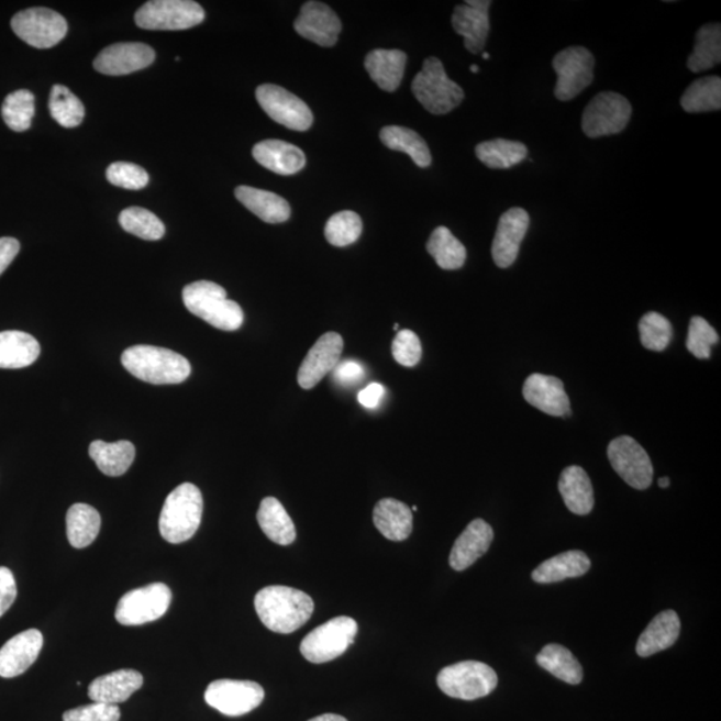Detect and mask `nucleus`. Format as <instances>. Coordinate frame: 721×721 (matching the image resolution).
<instances>
[{
	"mask_svg": "<svg viewBox=\"0 0 721 721\" xmlns=\"http://www.w3.org/2000/svg\"><path fill=\"white\" fill-rule=\"evenodd\" d=\"M254 607L267 630L276 633L300 630L314 612V601L309 595L284 586L260 589L254 599Z\"/></svg>",
	"mask_w": 721,
	"mask_h": 721,
	"instance_id": "f257e3e1",
	"label": "nucleus"
},
{
	"mask_svg": "<svg viewBox=\"0 0 721 721\" xmlns=\"http://www.w3.org/2000/svg\"><path fill=\"white\" fill-rule=\"evenodd\" d=\"M122 365L130 375L154 385H176L188 380L191 365L179 353L165 347L136 345L122 354Z\"/></svg>",
	"mask_w": 721,
	"mask_h": 721,
	"instance_id": "f03ea898",
	"label": "nucleus"
},
{
	"mask_svg": "<svg viewBox=\"0 0 721 721\" xmlns=\"http://www.w3.org/2000/svg\"><path fill=\"white\" fill-rule=\"evenodd\" d=\"M203 497L195 484L179 485L162 508L159 532L167 543L182 544L195 536L201 525Z\"/></svg>",
	"mask_w": 721,
	"mask_h": 721,
	"instance_id": "7ed1b4c3",
	"label": "nucleus"
},
{
	"mask_svg": "<svg viewBox=\"0 0 721 721\" xmlns=\"http://www.w3.org/2000/svg\"><path fill=\"white\" fill-rule=\"evenodd\" d=\"M226 296L222 286L210 281L192 282L182 291L185 307L191 314L220 331H239L245 320L244 310Z\"/></svg>",
	"mask_w": 721,
	"mask_h": 721,
	"instance_id": "20e7f679",
	"label": "nucleus"
},
{
	"mask_svg": "<svg viewBox=\"0 0 721 721\" xmlns=\"http://www.w3.org/2000/svg\"><path fill=\"white\" fill-rule=\"evenodd\" d=\"M412 91L418 101L434 115H444L458 108L464 101V90L446 76L439 58H428L415 76Z\"/></svg>",
	"mask_w": 721,
	"mask_h": 721,
	"instance_id": "39448f33",
	"label": "nucleus"
},
{
	"mask_svg": "<svg viewBox=\"0 0 721 721\" xmlns=\"http://www.w3.org/2000/svg\"><path fill=\"white\" fill-rule=\"evenodd\" d=\"M441 691L459 700H477L492 694L499 684L493 668L481 662H462L440 670Z\"/></svg>",
	"mask_w": 721,
	"mask_h": 721,
	"instance_id": "423d86ee",
	"label": "nucleus"
},
{
	"mask_svg": "<svg viewBox=\"0 0 721 721\" xmlns=\"http://www.w3.org/2000/svg\"><path fill=\"white\" fill-rule=\"evenodd\" d=\"M358 632L356 620L340 617L329 620L328 623L314 628L302 640L300 651L308 662L322 664L334 661L344 655L354 643Z\"/></svg>",
	"mask_w": 721,
	"mask_h": 721,
	"instance_id": "0eeeda50",
	"label": "nucleus"
},
{
	"mask_svg": "<svg viewBox=\"0 0 721 721\" xmlns=\"http://www.w3.org/2000/svg\"><path fill=\"white\" fill-rule=\"evenodd\" d=\"M203 21L204 10L191 0H152L135 14L136 26L145 30H188Z\"/></svg>",
	"mask_w": 721,
	"mask_h": 721,
	"instance_id": "6e6552de",
	"label": "nucleus"
},
{
	"mask_svg": "<svg viewBox=\"0 0 721 721\" xmlns=\"http://www.w3.org/2000/svg\"><path fill=\"white\" fill-rule=\"evenodd\" d=\"M171 590L166 584L154 583L123 595L118 601L115 619L126 626H136L158 620L167 612L171 602Z\"/></svg>",
	"mask_w": 721,
	"mask_h": 721,
	"instance_id": "1a4fd4ad",
	"label": "nucleus"
},
{
	"mask_svg": "<svg viewBox=\"0 0 721 721\" xmlns=\"http://www.w3.org/2000/svg\"><path fill=\"white\" fill-rule=\"evenodd\" d=\"M631 117L632 106L625 97L612 91L600 92L584 110L583 132L589 138L619 134Z\"/></svg>",
	"mask_w": 721,
	"mask_h": 721,
	"instance_id": "9d476101",
	"label": "nucleus"
},
{
	"mask_svg": "<svg viewBox=\"0 0 721 721\" xmlns=\"http://www.w3.org/2000/svg\"><path fill=\"white\" fill-rule=\"evenodd\" d=\"M553 68L557 74L555 97L567 102L592 84L595 57L586 47H568L553 58Z\"/></svg>",
	"mask_w": 721,
	"mask_h": 721,
	"instance_id": "9b49d317",
	"label": "nucleus"
},
{
	"mask_svg": "<svg viewBox=\"0 0 721 721\" xmlns=\"http://www.w3.org/2000/svg\"><path fill=\"white\" fill-rule=\"evenodd\" d=\"M11 29L23 42L35 48H52L65 38L67 22L54 10L27 9L12 18Z\"/></svg>",
	"mask_w": 721,
	"mask_h": 721,
	"instance_id": "f8f14e48",
	"label": "nucleus"
},
{
	"mask_svg": "<svg viewBox=\"0 0 721 721\" xmlns=\"http://www.w3.org/2000/svg\"><path fill=\"white\" fill-rule=\"evenodd\" d=\"M264 699V688L248 680H215L209 684L204 692V700L211 708L233 718L256 710Z\"/></svg>",
	"mask_w": 721,
	"mask_h": 721,
	"instance_id": "ddd939ff",
	"label": "nucleus"
},
{
	"mask_svg": "<svg viewBox=\"0 0 721 721\" xmlns=\"http://www.w3.org/2000/svg\"><path fill=\"white\" fill-rule=\"evenodd\" d=\"M257 101L273 121L293 132H308L313 124L309 106L284 87L263 85L256 91Z\"/></svg>",
	"mask_w": 721,
	"mask_h": 721,
	"instance_id": "4468645a",
	"label": "nucleus"
},
{
	"mask_svg": "<svg viewBox=\"0 0 721 721\" xmlns=\"http://www.w3.org/2000/svg\"><path fill=\"white\" fill-rule=\"evenodd\" d=\"M608 458L614 472L630 487L639 490L651 487L654 466H652L648 453L635 439L630 436L614 439L608 445Z\"/></svg>",
	"mask_w": 721,
	"mask_h": 721,
	"instance_id": "2eb2a0df",
	"label": "nucleus"
},
{
	"mask_svg": "<svg viewBox=\"0 0 721 721\" xmlns=\"http://www.w3.org/2000/svg\"><path fill=\"white\" fill-rule=\"evenodd\" d=\"M344 340L339 333H326L317 340L298 370L297 380L302 389H313L322 378L339 365Z\"/></svg>",
	"mask_w": 721,
	"mask_h": 721,
	"instance_id": "dca6fc26",
	"label": "nucleus"
},
{
	"mask_svg": "<svg viewBox=\"0 0 721 721\" xmlns=\"http://www.w3.org/2000/svg\"><path fill=\"white\" fill-rule=\"evenodd\" d=\"M155 60V52L145 43L126 42L106 47L95 60L98 73L104 76H127L143 70Z\"/></svg>",
	"mask_w": 721,
	"mask_h": 721,
	"instance_id": "f3484780",
	"label": "nucleus"
},
{
	"mask_svg": "<svg viewBox=\"0 0 721 721\" xmlns=\"http://www.w3.org/2000/svg\"><path fill=\"white\" fill-rule=\"evenodd\" d=\"M295 30L315 45L333 47L339 41L342 24L337 14L325 3L308 2L302 5Z\"/></svg>",
	"mask_w": 721,
	"mask_h": 721,
	"instance_id": "a211bd4d",
	"label": "nucleus"
},
{
	"mask_svg": "<svg viewBox=\"0 0 721 721\" xmlns=\"http://www.w3.org/2000/svg\"><path fill=\"white\" fill-rule=\"evenodd\" d=\"M530 223V214L521 208L509 209L500 217L492 245V257L501 269H507L518 259L521 242L525 239Z\"/></svg>",
	"mask_w": 721,
	"mask_h": 721,
	"instance_id": "6ab92c4d",
	"label": "nucleus"
},
{
	"mask_svg": "<svg viewBox=\"0 0 721 721\" xmlns=\"http://www.w3.org/2000/svg\"><path fill=\"white\" fill-rule=\"evenodd\" d=\"M489 0H469L457 5L452 16V26L464 38L465 48L472 54H480L487 43L490 23Z\"/></svg>",
	"mask_w": 721,
	"mask_h": 721,
	"instance_id": "aec40b11",
	"label": "nucleus"
},
{
	"mask_svg": "<svg viewBox=\"0 0 721 721\" xmlns=\"http://www.w3.org/2000/svg\"><path fill=\"white\" fill-rule=\"evenodd\" d=\"M522 396L528 403L541 412L555 418L570 415V402L564 384L557 377L532 375L526 378L522 387Z\"/></svg>",
	"mask_w": 721,
	"mask_h": 721,
	"instance_id": "412c9836",
	"label": "nucleus"
},
{
	"mask_svg": "<svg viewBox=\"0 0 721 721\" xmlns=\"http://www.w3.org/2000/svg\"><path fill=\"white\" fill-rule=\"evenodd\" d=\"M42 646L43 635L38 630H27L9 640L0 650V677L12 679L26 673L38 658Z\"/></svg>",
	"mask_w": 721,
	"mask_h": 721,
	"instance_id": "4be33fe9",
	"label": "nucleus"
},
{
	"mask_svg": "<svg viewBox=\"0 0 721 721\" xmlns=\"http://www.w3.org/2000/svg\"><path fill=\"white\" fill-rule=\"evenodd\" d=\"M495 533L487 521L476 519L459 534L453 545L450 564L455 570H465L482 557L492 545Z\"/></svg>",
	"mask_w": 721,
	"mask_h": 721,
	"instance_id": "5701e85b",
	"label": "nucleus"
},
{
	"mask_svg": "<svg viewBox=\"0 0 721 721\" xmlns=\"http://www.w3.org/2000/svg\"><path fill=\"white\" fill-rule=\"evenodd\" d=\"M253 157L265 169L278 176H293L307 165V157L300 147L278 140L257 143L253 148Z\"/></svg>",
	"mask_w": 721,
	"mask_h": 721,
	"instance_id": "b1692460",
	"label": "nucleus"
},
{
	"mask_svg": "<svg viewBox=\"0 0 721 721\" xmlns=\"http://www.w3.org/2000/svg\"><path fill=\"white\" fill-rule=\"evenodd\" d=\"M143 686V676L135 669H120L97 677L89 687L91 701L103 705H120L132 698Z\"/></svg>",
	"mask_w": 721,
	"mask_h": 721,
	"instance_id": "393cba45",
	"label": "nucleus"
},
{
	"mask_svg": "<svg viewBox=\"0 0 721 721\" xmlns=\"http://www.w3.org/2000/svg\"><path fill=\"white\" fill-rule=\"evenodd\" d=\"M407 60V54L401 49L377 48L366 55L365 68L381 90L393 92L402 82Z\"/></svg>",
	"mask_w": 721,
	"mask_h": 721,
	"instance_id": "a878e982",
	"label": "nucleus"
},
{
	"mask_svg": "<svg viewBox=\"0 0 721 721\" xmlns=\"http://www.w3.org/2000/svg\"><path fill=\"white\" fill-rule=\"evenodd\" d=\"M681 623L673 609L658 613L637 640L636 652L640 657H650L670 648L680 636Z\"/></svg>",
	"mask_w": 721,
	"mask_h": 721,
	"instance_id": "bb28decb",
	"label": "nucleus"
},
{
	"mask_svg": "<svg viewBox=\"0 0 721 721\" xmlns=\"http://www.w3.org/2000/svg\"><path fill=\"white\" fill-rule=\"evenodd\" d=\"M558 490L572 513L586 515L592 512L595 495L592 482L581 466H568L563 470Z\"/></svg>",
	"mask_w": 721,
	"mask_h": 721,
	"instance_id": "cd10ccee",
	"label": "nucleus"
},
{
	"mask_svg": "<svg viewBox=\"0 0 721 721\" xmlns=\"http://www.w3.org/2000/svg\"><path fill=\"white\" fill-rule=\"evenodd\" d=\"M235 198L264 222L282 223L290 219L289 202L275 192L251 188V186H239L235 189Z\"/></svg>",
	"mask_w": 721,
	"mask_h": 721,
	"instance_id": "c85d7f7f",
	"label": "nucleus"
},
{
	"mask_svg": "<svg viewBox=\"0 0 721 721\" xmlns=\"http://www.w3.org/2000/svg\"><path fill=\"white\" fill-rule=\"evenodd\" d=\"M373 521L384 537L391 541H403L413 531V512L407 503L395 499H384L377 502Z\"/></svg>",
	"mask_w": 721,
	"mask_h": 721,
	"instance_id": "c756f323",
	"label": "nucleus"
},
{
	"mask_svg": "<svg viewBox=\"0 0 721 721\" xmlns=\"http://www.w3.org/2000/svg\"><path fill=\"white\" fill-rule=\"evenodd\" d=\"M40 354V342L33 335L20 331L0 332V369L27 368Z\"/></svg>",
	"mask_w": 721,
	"mask_h": 721,
	"instance_id": "7c9ffc66",
	"label": "nucleus"
},
{
	"mask_svg": "<svg viewBox=\"0 0 721 721\" xmlns=\"http://www.w3.org/2000/svg\"><path fill=\"white\" fill-rule=\"evenodd\" d=\"M589 569L590 561L586 553L581 551H568L539 565L533 570L532 579L539 584L561 583L581 577Z\"/></svg>",
	"mask_w": 721,
	"mask_h": 721,
	"instance_id": "2f4dec72",
	"label": "nucleus"
},
{
	"mask_svg": "<svg viewBox=\"0 0 721 721\" xmlns=\"http://www.w3.org/2000/svg\"><path fill=\"white\" fill-rule=\"evenodd\" d=\"M260 530L273 543L290 545L297 537L296 526L288 512L275 497H266L260 501L257 513Z\"/></svg>",
	"mask_w": 721,
	"mask_h": 721,
	"instance_id": "473e14b6",
	"label": "nucleus"
},
{
	"mask_svg": "<svg viewBox=\"0 0 721 721\" xmlns=\"http://www.w3.org/2000/svg\"><path fill=\"white\" fill-rule=\"evenodd\" d=\"M90 457L103 475L110 477H120L129 470L134 463L135 446L130 441H118V443L108 444L104 441L97 440L89 447Z\"/></svg>",
	"mask_w": 721,
	"mask_h": 721,
	"instance_id": "72a5a7b5",
	"label": "nucleus"
},
{
	"mask_svg": "<svg viewBox=\"0 0 721 721\" xmlns=\"http://www.w3.org/2000/svg\"><path fill=\"white\" fill-rule=\"evenodd\" d=\"M101 514L87 503H74L66 515L67 539L74 548L82 550L95 543L101 531Z\"/></svg>",
	"mask_w": 721,
	"mask_h": 721,
	"instance_id": "f704fd0d",
	"label": "nucleus"
},
{
	"mask_svg": "<svg viewBox=\"0 0 721 721\" xmlns=\"http://www.w3.org/2000/svg\"><path fill=\"white\" fill-rule=\"evenodd\" d=\"M536 662L546 673L570 686H577L583 681L581 664L568 648L561 644L545 645L536 656Z\"/></svg>",
	"mask_w": 721,
	"mask_h": 721,
	"instance_id": "c9c22d12",
	"label": "nucleus"
},
{
	"mask_svg": "<svg viewBox=\"0 0 721 721\" xmlns=\"http://www.w3.org/2000/svg\"><path fill=\"white\" fill-rule=\"evenodd\" d=\"M380 138L390 151L408 154L421 169L431 166V151H429L426 142L413 130L402 126H387L381 130Z\"/></svg>",
	"mask_w": 721,
	"mask_h": 721,
	"instance_id": "e433bc0d",
	"label": "nucleus"
},
{
	"mask_svg": "<svg viewBox=\"0 0 721 721\" xmlns=\"http://www.w3.org/2000/svg\"><path fill=\"white\" fill-rule=\"evenodd\" d=\"M721 60V26L719 23L705 24L696 33L694 53L687 66L692 73L710 70Z\"/></svg>",
	"mask_w": 721,
	"mask_h": 721,
	"instance_id": "4c0bfd02",
	"label": "nucleus"
},
{
	"mask_svg": "<svg viewBox=\"0 0 721 721\" xmlns=\"http://www.w3.org/2000/svg\"><path fill=\"white\" fill-rule=\"evenodd\" d=\"M476 155L489 169L503 170L511 169L524 160L528 148L524 143L499 138L477 145Z\"/></svg>",
	"mask_w": 721,
	"mask_h": 721,
	"instance_id": "58836bf2",
	"label": "nucleus"
},
{
	"mask_svg": "<svg viewBox=\"0 0 721 721\" xmlns=\"http://www.w3.org/2000/svg\"><path fill=\"white\" fill-rule=\"evenodd\" d=\"M426 251L444 270L462 269L466 260V248L451 230L444 226L434 229L429 239Z\"/></svg>",
	"mask_w": 721,
	"mask_h": 721,
	"instance_id": "ea45409f",
	"label": "nucleus"
},
{
	"mask_svg": "<svg viewBox=\"0 0 721 721\" xmlns=\"http://www.w3.org/2000/svg\"><path fill=\"white\" fill-rule=\"evenodd\" d=\"M680 104L687 113H707L721 109V79L706 77L688 87L680 99Z\"/></svg>",
	"mask_w": 721,
	"mask_h": 721,
	"instance_id": "a19ab883",
	"label": "nucleus"
},
{
	"mask_svg": "<svg viewBox=\"0 0 721 721\" xmlns=\"http://www.w3.org/2000/svg\"><path fill=\"white\" fill-rule=\"evenodd\" d=\"M48 109L54 120L66 129L77 127L84 122V103L64 85L53 86L52 92H49Z\"/></svg>",
	"mask_w": 721,
	"mask_h": 721,
	"instance_id": "79ce46f5",
	"label": "nucleus"
},
{
	"mask_svg": "<svg viewBox=\"0 0 721 721\" xmlns=\"http://www.w3.org/2000/svg\"><path fill=\"white\" fill-rule=\"evenodd\" d=\"M35 115V97L29 90H18L5 97L2 106L3 121L12 132L23 133L31 127Z\"/></svg>",
	"mask_w": 721,
	"mask_h": 721,
	"instance_id": "37998d69",
	"label": "nucleus"
},
{
	"mask_svg": "<svg viewBox=\"0 0 721 721\" xmlns=\"http://www.w3.org/2000/svg\"><path fill=\"white\" fill-rule=\"evenodd\" d=\"M120 223L124 232L146 241H158L166 232L158 217L143 208L124 209L120 214Z\"/></svg>",
	"mask_w": 721,
	"mask_h": 721,
	"instance_id": "c03bdc74",
	"label": "nucleus"
},
{
	"mask_svg": "<svg viewBox=\"0 0 721 721\" xmlns=\"http://www.w3.org/2000/svg\"><path fill=\"white\" fill-rule=\"evenodd\" d=\"M360 234H363V221L354 211H340L326 222L325 237L333 246H350L360 237Z\"/></svg>",
	"mask_w": 721,
	"mask_h": 721,
	"instance_id": "a18cd8bd",
	"label": "nucleus"
},
{
	"mask_svg": "<svg viewBox=\"0 0 721 721\" xmlns=\"http://www.w3.org/2000/svg\"><path fill=\"white\" fill-rule=\"evenodd\" d=\"M640 340L645 350L663 352L673 340V323L656 312L646 313L639 322Z\"/></svg>",
	"mask_w": 721,
	"mask_h": 721,
	"instance_id": "49530a36",
	"label": "nucleus"
},
{
	"mask_svg": "<svg viewBox=\"0 0 721 721\" xmlns=\"http://www.w3.org/2000/svg\"><path fill=\"white\" fill-rule=\"evenodd\" d=\"M719 344V334L701 317H692L689 322L687 350L696 358L708 359L711 357V347Z\"/></svg>",
	"mask_w": 721,
	"mask_h": 721,
	"instance_id": "de8ad7c7",
	"label": "nucleus"
},
{
	"mask_svg": "<svg viewBox=\"0 0 721 721\" xmlns=\"http://www.w3.org/2000/svg\"><path fill=\"white\" fill-rule=\"evenodd\" d=\"M106 178L111 185L127 190H141L148 184V174L143 167L129 164V162H115L106 170Z\"/></svg>",
	"mask_w": 721,
	"mask_h": 721,
	"instance_id": "09e8293b",
	"label": "nucleus"
},
{
	"mask_svg": "<svg viewBox=\"0 0 721 721\" xmlns=\"http://www.w3.org/2000/svg\"><path fill=\"white\" fill-rule=\"evenodd\" d=\"M391 354L395 359L407 368H414L422 357V346L419 335L408 329L397 333L393 344H391Z\"/></svg>",
	"mask_w": 721,
	"mask_h": 721,
	"instance_id": "8fccbe9b",
	"label": "nucleus"
},
{
	"mask_svg": "<svg viewBox=\"0 0 721 721\" xmlns=\"http://www.w3.org/2000/svg\"><path fill=\"white\" fill-rule=\"evenodd\" d=\"M120 707L96 701L64 713V721H120Z\"/></svg>",
	"mask_w": 721,
	"mask_h": 721,
	"instance_id": "3c124183",
	"label": "nucleus"
},
{
	"mask_svg": "<svg viewBox=\"0 0 721 721\" xmlns=\"http://www.w3.org/2000/svg\"><path fill=\"white\" fill-rule=\"evenodd\" d=\"M333 376L334 381L342 385V387H351V385L363 382L365 370L357 360L345 359L340 360L339 365L335 366Z\"/></svg>",
	"mask_w": 721,
	"mask_h": 721,
	"instance_id": "603ef678",
	"label": "nucleus"
},
{
	"mask_svg": "<svg viewBox=\"0 0 721 721\" xmlns=\"http://www.w3.org/2000/svg\"><path fill=\"white\" fill-rule=\"evenodd\" d=\"M16 595L14 574L9 568L0 567V618L14 604Z\"/></svg>",
	"mask_w": 721,
	"mask_h": 721,
	"instance_id": "864d4df0",
	"label": "nucleus"
},
{
	"mask_svg": "<svg viewBox=\"0 0 721 721\" xmlns=\"http://www.w3.org/2000/svg\"><path fill=\"white\" fill-rule=\"evenodd\" d=\"M20 251V242H18L15 239H0V275H2L5 269H8Z\"/></svg>",
	"mask_w": 721,
	"mask_h": 721,
	"instance_id": "5fc2aeb1",
	"label": "nucleus"
},
{
	"mask_svg": "<svg viewBox=\"0 0 721 721\" xmlns=\"http://www.w3.org/2000/svg\"><path fill=\"white\" fill-rule=\"evenodd\" d=\"M385 396V388L381 384H370L368 387L359 391L358 401L360 406L368 409H376L380 406Z\"/></svg>",
	"mask_w": 721,
	"mask_h": 721,
	"instance_id": "6e6d98bb",
	"label": "nucleus"
},
{
	"mask_svg": "<svg viewBox=\"0 0 721 721\" xmlns=\"http://www.w3.org/2000/svg\"><path fill=\"white\" fill-rule=\"evenodd\" d=\"M309 721H347V720L345 718L340 717V714L325 713V714H321V717H317Z\"/></svg>",
	"mask_w": 721,
	"mask_h": 721,
	"instance_id": "4d7b16f0",
	"label": "nucleus"
},
{
	"mask_svg": "<svg viewBox=\"0 0 721 721\" xmlns=\"http://www.w3.org/2000/svg\"><path fill=\"white\" fill-rule=\"evenodd\" d=\"M670 484V480L668 477H662L661 480H658V487L661 488H668Z\"/></svg>",
	"mask_w": 721,
	"mask_h": 721,
	"instance_id": "13d9d810",
	"label": "nucleus"
},
{
	"mask_svg": "<svg viewBox=\"0 0 721 721\" xmlns=\"http://www.w3.org/2000/svg\"><path fill=\"white\" fill-rule=\"evenodd\" d=\"M470 71L474 73V74H477L478 71H480V68H478L477 65H472L470 66Z\"/></svg>",
	"mask_w": 721,
	"mask_h": 721,
	"instance_id": "bf43d9fd",
	"label": "nucleus"
},
{
	"mask_svg": "<svg viewBox=\"0 0 721 721\" xmlns=\"http://www.w3.org/2000/svg\"><path fill=\"white\" fill-rule=\"evenodd\" d=\"M490 55L488 53H482V58L484 59H489Z\"/></svg>",
	"mask_w": 721,
	"mask_h": 721,
	"instance_id": "052dcab7",
	"label": "nucleus"
},
{
	"mask_svg": "<svg viewBox=\"0 0 721 721\" xmlns=\"http://www.w3.org/2000/svg\"><path fill=\"white\" fill-rule=\"evenodd\" d=\"M399 328H400L399 323H396V325H395V331H396V332L399 331Z\"/></svg>",
	"mask_w": 721,
	"mask_h": 721,
	"instance_id": "680f3d73",
	"label": "nucleus"
},
{
	"mask_svg": "<svg viewBox=\"0 0 721 721\" xmlns=\"http://www.w3.org/2000/svg\"><path fill=\"white\" fill-rule=\"evenodd\" d=\"M418 509H419L418 507H413V508H412V512H413V511H414V512H418Z\"/></svg>",
	"mask_w": 721,
	"mask_h": 721,
	"instance_id": "e2e57ef3",
	"label": "nucleus"
}]
</instances>
